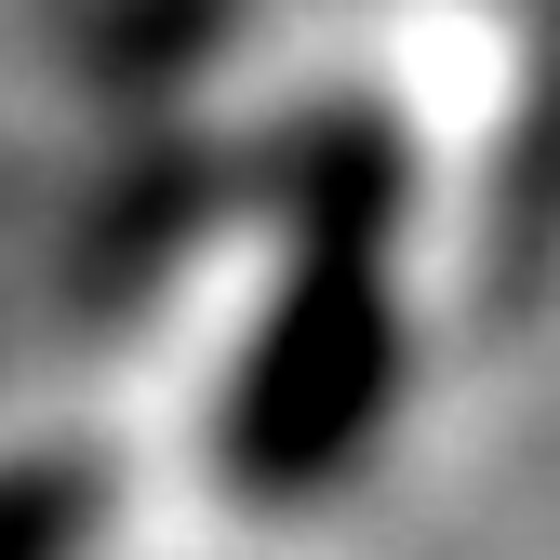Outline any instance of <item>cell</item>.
<instances>
[{
  "instance_id": "1",
  "label": "cell",
  "mask_w": 560,
  "mask_h": 560,
  "mask_svg": "<svg viewBox=\"0 0 560 560\" xmlns=\"http://www.w3.org/2000/svg\"><path fill=\"white\" fill-rule=\"evenodd\" d=\"M267 228L280 280L228 374L214 454L254 508H320L400 413V228H413V148L387 107H307L267 133Z\"/></svg>"
},
{
  "instance_id": "2",
  "label": "cell",
  "mask_w": 560,
  "mask_h": 560,
  "mask_svg": "<svg viewBox=\"0 0 560 560\" xmlns=\"http://www.w3.org/2000/svg\"><path fill=\"white\" fill-rule=\"evenodd\" d=\"M94 467L81 454H0V560H94Z\"/></svg>"
}]
</instances>
